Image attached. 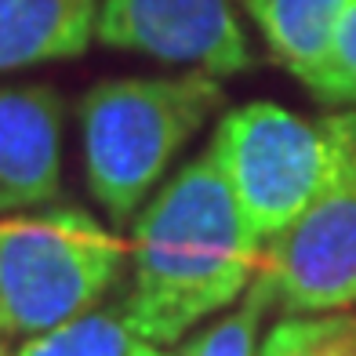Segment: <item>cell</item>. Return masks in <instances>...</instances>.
<instances>
[{"instance_id":"4fadbf2b","label":"cell","mask_w":356,"mask_h":356,"mask_svg":"<svg viewBox=\"0 0 356 356\" xmlns=\"http://www.w3.org/2000/svg\"><path fill=\"white\" fill-rule=\"evenodd\" d=\"M334 106H356V0H349L334 33Z\"/></svg>"},{"instance_id":"8fae6325","label":"cell","mask_w":356,"mask_h":356,"mask_svg":"<svg viewBox=\"0 0 356 356\" xmlns=\"http://www.w3.org/2000/svg\"><path fill=\"white\" fill-rule=\"evenodd\" d=\"M258 356H356V313H295L266 331Z\"/></svg>"},{"instance_id":"9c48e42d","label":"cell","mask_w":356,"mask_h":356,"mask_svg":"<svg viewBox=\"0 0 356 356\" xmlns=\"http://www.w3.org/2000/svg\"><path fill=\"white\" fill-rule=\"evenodd\" d=\"M102 0H0V73L80 58Z\"/></svg>"},{"instance_id":"9a60e30c","label":"cell","mask_w":356,"mask_h":356,"mask_svg":"<svg viewBox=\"0 0 356 356\" xmlns=\"http://www.w3.org/2000/svg\"><path fill=\"white\" fill-rule=\"evenodd\" d=\"M4 338H8V327H4V320H0V356H8V346H4Z\"/></svg>"},{"instance_id":"8992f818","label":"cell","mask_w":356,"mask_h":356,"mask_svg":"<svg viewBox=\"0 0 356 356\" xmlns=\"http://www.w3.org/2000/svg\"><path fill=\"white\" fill-rule=\"evenodd\" d=\"M95 37L113 51L178 62L215 80L254 62L233 0H102Z\"/></svg>"},{"instance_id":"277c9868","label":"cell","mask_w":356,"mask_h":356,"mask_svg":"<svg viewBox=\"0 0 356 356\" xmlns=\"http://www.w3.org/2000/svg\"><path fill=\"white\" fill-rule=\"evenodd\" d=\"M211 153L251 233L269 251L327 182L334 135L327 117L305 120L277 102H248L218 120Z\"/></svg>"},{"instance_id":"7c38bea8","label":"cell","mask_w":356,"mask_h":356,"mask_svg":"<svg viewBox=\"0 0 356 356\" xmlns=\"http://www.w3.org/2000/svg\"><path fill=\"white\" fill-rule=\"evenodd\" d=\"M266 309H269V295L254 280L251 291L244 295V302L233 313H225L207 331H200L178 356H254L258 323H262Z\"/></svg>"},{"instance_id":"5b68a950","label":"cell","mask_w":356,"mask_h":356,"mask_svg":"<svg viewBox=\"0 0 356 356\" xmlns=\"http://www.w3.org/2000/svg\"><path fill=\"white\" fill-rule=\"evenodd\" d=\"M331 175L305 215L266 251L258 284L287 316L356 309V113L327 117Z\"/></svg>"},{"instance_id":"7a4b0ae2","label":"cell","mask_w":356,"mask_h":356,"mask_svg":"<svg viewBox=\"0 0 356 356\" xmlns=\"http://www.w3.org/2000/svg\"><path fill=\"white\" fill-rule=\"evenodd\" d=\"M222 99V84L200 70L99 80L80 99L84 178L95 204L117 225L131 222Z\"/></svg>"},{"instance_id":"ba28073f","label":"cell","mask_w":356,"mask_h":356,"mask_svg":"<svg viewBox=\"0 0 356 356\" xmlns=\"http://www.w3.org/2000/svg\"><path fill=\"white\" fill-rule=\"evenodd\" d=\"M349 0H244L269 58L316 102L334 106V33Z\"/></svg>"},{"instance_id":"5bb4252c","label":"cell","mask_w":356,"mask_h":356,"mask_svg":"<svg viewBox=\"0 0 356 356\" xmlns=\"http://www.w3.org/2000/svg\"><path fill=\"white\" fill-rule=\"evenodd\" d=\"M131 356H168V353H164V349H160V346H153V342H138Z\"/></svg>"},{"instance_id":"52a82bcc","label":"cell","mask_w":356,"mask_h":356,"mask_svg":"<svg viewBox=\"0 0 356 356\" xmlns=\"http://www.w3.org/2000/svg\"><path fill=\"white\" fill-rule=\"evenodd\" d=\"M62 189V99L47 84L0 88V215L44 207Z\"/></svg>"},{"instance_id":"3957f363","label":"cell","mask_w":356,"mask_h":356,"mask_svg":"<svg viewBox=\"0 0 356 356\" xmlns=\"http://www.w3.org/2000/svg\"><path fill=\"white\" fill-rule=\"evenodd\" d=\"M127 266V244L80 207L0 215V320L8 334H44L95 309Z\"/></svg>"},{"instance_id":"30bf717a","label":"cell","mask_w":356,"mask_h":356,"mask_svg":"<svg viewBox=\"0 0 356 356\" xmlns=\"http://www.w3.org/2000/svg\"><path fill=\"white\" fill-rule=\"evenodd\" d=\"M142 338L135 334L124 305L88 309L58 327L33 334L8 356H131Z\"/></svg>"},{"instance_id":"6da1fadb","label":"cell","mask_w":356,"mask_h":356,"mask_svg":"<svg viewBox=\"0 0 356 356\" xmlns=\"http://www.w3.org/2000/svg\"><path fill=\"white\" fill-rule=\"evenodd\" d=\"M266 248L240 211L211 145L138 211L120 302L142 342H178L207 316L248 295Z\"/></svg>"}]
</instances>
